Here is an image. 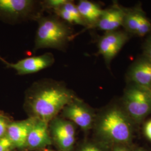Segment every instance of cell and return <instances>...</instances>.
Here are the masks:
<instances>
[{"mask_svg": "<svg viewBox=\"0 0 151 151\" xmlns=\"http://www.w3.org/2000/svg\"><path fill=\"white\" fill-rule=\"evenodd\" d=\"M76 98L65 83L50 79L34 82L27 91L28 106L35 119L48 122Z\"/></svg>", "mask_w": 151, "mask_h": 151, "instance_id": "cell-1", "label": "cell"}, {"mask_svg": "<svg viewBox=\"0 0 151 151\" xmlns=\"http://www.w3.org/2000/svg\"><path fill=\"white\" fill-rule=\"evenodd\" d=\"M72 38V31L65 22L54 16L42 17L38 20L34 50L53 48L63 50Z\"/></svg>", "mask_w": 151, "mask_h": 151, "instance_id": "cell-2", "label": "cell"}, {"mask_svg": "<svg viewBox=\"0 0 151 151\" xmlns=\"http://www.w3.org/2000/svg\"><path fill=\"white\" fill-rule=\"evenodd\" d=\"M99 129L103 134L118 142H125L130 135L128 120L116 108L110 109L103 115L100 120Z\"/></svg>", "mask_w": 151, "mask_h": 151, "instance_id": "cell-3", "label": "cell"}, {"mask_svg": "<svg viewBox=\"0 0 151 151\" xmlns=\"http://www.w3.org/2000/svg\"><path fill=\"white\" fill-rule=\"evenodd\" d=\"M124 103L130 115L136 120L145 118L151 111L150 89L133 85L126 90Z\"/></svg>", "mask_w": 151, "mask_h": 151, "instance_id": "cell-4", "label": "cell"}, {"mask_svg": "<svg viewBox=\"0 0 151 151\" xmlns=\"http://www.w3.org/2000/svg\"><path fill=\"white\" fill-rule=\"evenodd\" d=\"M129 39L128 33L122 31L106 32L98 42V53L101 55L107 65L120 52Z\"/></svg>", "mask_w": 151, "mask_h": 151, "instance_id": "cell-5", "label": "cell"}, {"mask_svg": "<svg viewBox=\"0 0 151 151\" xmlns=\"http://www.w3.org/2000/svg\"><path fill=\"white\" fill-rule=\"evenodd\" d=\"M55 62L54 55L50 53L28 57L19 60L15 63L5 62L8 68L16 70L20 75L34 73L52 66Z\"/></svg>", "mask_w": 151, "mask_h": 151, "instance_id": "cell-6", "label": "cell"}, {"mask_svg": "<svg viewBox=\"0 0 151 151\" xmlns=\"http://www.w3.org/2000/svg\"><path fill=\"white\" fill-rule=\"evenodd\" d=\"M63 110V114L83 129H88L93 122V115L86 106L75 99L68 104Z\"/></svg>", "mask_w": 151, "mask_h": 151, "instance_id": "cell-7", "label": "cell"}, {"mask_svg": "<svg viewBox=\"0 0 151 151\" xmlns=\"http://www.w3.org/2000/svg\"><path fill=\"white\" fill-rule=\"evenodd\" d=\"M127 11L123 8L117 5L104 10L102 15L95 25L106 32L115 31L122 25H123Z\"/></svg>", "mask_w": 151, "mask_h": 151, "instance_id": "cell-8", "label": "cell"}, {"mask_svg": "<svg viewBox=\"0 0 151 151\" xmlns=\"http://www.w3.org/2000/svg\"><path fill=\"white\" fill-rule=\"evenodd\" d=\"M36 120L32 117L27 120L9 124L6 136L11 140L14 146L21 148L27 145L29 133Z\"/></svg>", "mask_w": 151, "mask_h": 151, "instance_id": "cell-9", "label": "cell"}, {"mask_svg": "<svg viewBox=\"0 0 151 151\" xmlns=\"http://www.w3.org/2000/svg\"><path fill=\"white\" fill-rule=\"evenodd\" d=\"M129 78L137 86L151 88V62L145 57L138 60L129 72Z\"/></svg>", "mask_w": 151, "mask_h": 151, "instance_id": "cell-10", "label": "cell"}, {"mask_svg": "<svg viewBox=\"0 0 151 151\" xmlns=\"http://www.w3.org/2000/svg\"><path fill=\"white\" fill-rule=\"evenodd\" d=\"M48 123L37 119L29 133L27 145L32 148H38L51 144Z\"/></svg>", "mask_w": 151, "mask_h": 151, "instance_id": "cell-11", "label": "cell"}, {"mask_svg": "<svg viewBox=\"0 0 151 151\" xmlns=\"http://www.w3.org/2000/svg\"><path fill=\"white\" fill-rule=\"evenodd\" d=\"M35 2L31 0H0V14L6 16H26L34 9Z\"/></svg>", "mask_w": 151, "mask_h": 151, "instance_id": "cell-12", "label": "cell"}, {"mask_svg": "<svg viewBox=\"0 0 151 151\" xmlns=\"http://www.w3.org/2000/svg\"><path fill=\"white\" fill-rule=\"evenodd\" d=\"M77 7L87 25H95L104 12L97 4L86 0L80 1Z\"/></svg>", "mask_w": 151, "mask_h": 151, "instance_id": "cell-13", "label": "cell"}, {"mask_svg": "<svg viewBox=\"0 0 151 151\" xmlns=\"http://www.w3.org/2000/svg\"><path fill=\"white\" fill-rule=\"evenodd\" d=\"M54 11L57 16L68 23L80 25H87L81 17L77 6L70 1H67L63 5L54 10Z\"/></svg>", "mask_w": 151, "mask_h": 151, "instance_id": "cell-14", "label": "cell"}, {"mask_svg": "<svg viewBox=\"0 0 151 151\" xmlns=\"http://www.w3.org/2000/svg\"><path fill=\"white\" fill-rule=\"evenodd\" d=\"M141 14L142 12L138 10L127 11L124 18L123 25L128 32L134 34L136 33L139 25Z\"/></svg>", "mask_w": 151, "mask_h": 151, "instance_id": "cell-15", "label": "cell"}, {"mask_svg": "<svg viewBox=\"0 0 151 151\" xmlns=\"http://www.w3.org/2000/svg\"><path fill=\"white\" fill-rule=\"evenodd\" d=\"M52 127L54 137L59 146L63 150H69L75 143V137L67 135L53 124Z\"/></svg>", "mask_w": 151, "mask_h": 151, "instance_id": "cell-16", "label": "cell"}, {"mask_svg": "<svg viewBox=\"0 0 151 151\" xmlns=\"http://www.w3.org/2000/svg\"><path fill=\"white\" fill-rule=\"evenodd\" d=\"M151 30V22L142 12L139 19V25L135 34L139 36L143 37L150 32Z\"/></svg>", "mask_w": 151, "mask_h": 151, "instance_id": "cell-17", "label": "cell"}, {"mask_svg": "<svg viewBox=\"0 0 151 151\" xmlns=\"http://www.w3.org/2000/svg\"><path fill=\"white\" fill-rule=\"evenodd\" d=\"M13 146L12 143L7 136L0 138V151H9Z\"/></svg>", "mask_w": 151, "mask_h": 151, "instance_id": "cell-18", "label": "cell"}, {"mask_svg": "<svg viewBox=\"0 0 151 151\" xmlns=\"http://www.w3.org/2000/svg\"><path fill=\"white\" fill-rule=\"evenodd\" d=\"M67 2V0H49L44 2L45 6L48 8L53 9V10L60 7Z\"/></svg>", "mask_w": 151, "mask_h": 151, "instance_id": "cell-19", "label": "cell"}, {"mask_svg": "<svg viewBox=\"0 0 151 151\" xmlns=\"http://www.w3.org/2000/svg\"><path fill=\"white\" fill-rule=\"evenodd\" d=\"M9 123L7 119L4 116L0 115V138L4 137L7 132V129Z\"/></svg>", "mask_w": 151, "mask_h": 151, "instance_id": "cell-20", "label": "cell"}, {"mask_svg": "<svg viewBox=\"0 0 151 151\" xmlns=\"http://www.w3.org/2000/svg\"><path fill=\"white\" fill-rule=\"evenodd\" d=\"M145 53V58L151 62V39H150L146 44Z\"/></svg>", "mask_w": 151, "mask_h": 151, "instance_id": "cell-21", "label": "cell"}, {"mask_svg": "<svg viewBox=\"0 0 151 151\" xmlns=\"http://www.w3.org/2000/svg\"><path fill=\"white\" fill-rule=\"evenodd\" d=\"M145 133L146 137L151 140V120L146 123L145 127Z\"/></svg>", "mask_w": 151, "mask_h": 151, "instance_id": "cell-22", "label": "cell"}, {"mask_svg": "<svg viewBox=\"0 0 151 151\" xmlns=\"http://www.w3.org/2000/svg\"><path fill=\"white\" fill-rule=\"evenodd\" d=\"M82 151H100L97 148L94 147H87L85 148Z\"/></svg>", "mask_w": 151, "mask_h": 151, "instance_id": "cell-23", "label": "cell"}, {"mask_svg": "<svg viewBox=\"0 0 151 151\" xmlns=\"http://www.w3.org/2000/svg\"><path fill=\"white\" fill-rule=\"evenodd\" d=\"M115 151H125L124 150H122V149H119V150H117Z\"/></svg>", "mask_w": 151, "mask_h": 151, "instance_id": "cell-24", "label": "cell"}, {"mask_svg": "<svg viewBox=\"0 0 151 151\" xmlns=\"http://www.w3.org/2000/svg\"></svg>", "mask_w": 151, "mask_h": 151, "instance_id": "cell-25", "label": "cell"}]
</instances>
